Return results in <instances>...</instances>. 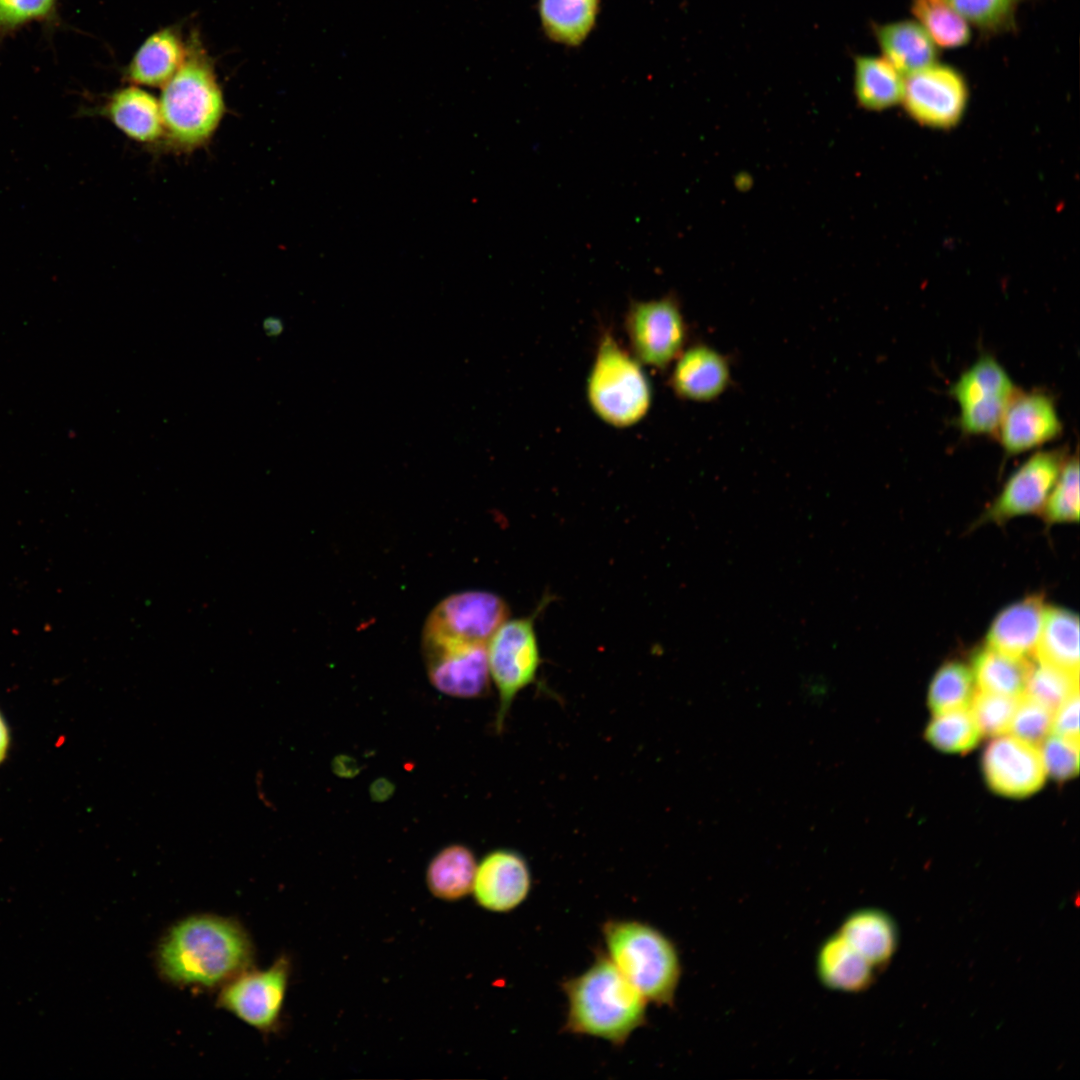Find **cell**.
<instances>
[{
  "instance_id": "1",
  "label": "cell",
  "mask_w": 1080,
  "mask_h": 1080,
  "mask_svg": "<svg viewBox=\"0 0 1080 1080\" xmlns=\"http://www.w3.org/2000/svg\"><path fill=\"white\" fill-rule=\"evenodd\" d=\"M254 947L236 920L194 914L175 922L155 952L160 976L181 987L213 989L252 967Z\"/></svg>"
},
{
  "instance_id": "2",
  "label": "cell",
  "mask_w": 1080,
  "mask_h": 1080,
  "mask_svg": "<svg viewBox=\"0 0 1080 1080\" xmlns=\"http://www.w3.org/2000/svg\"><path fill=\"white\" fill-rule=\"evenodd\" d=\"M567 998L563 1030L621 1047L647 1023V1000L602 950L581 974L562 982Z\"/></svg>"
},
{
  "instance_id": "3",
  "label": "cell",
  "mask_w": 1080,
  "mask_h": 1080,
  "mask_svg": "<svg viewBox=\"0 0 1080 1080\" xmlns=\"http://www.w3.org/2000/svg\"><path fill=\"white\" fill-rule=\"evenodd\" d=\"M186 56L162 87L159 105L162 142L174 152H193L215 134L226 111L215 68L198 38L187 43Z\"/></svg>"
},
{
  "instance_id": "4",
  "label": "cell",
  "mask_w": 1080,
  "mask_h": 1080,
  "mask_svg": "<svg viewBox=\"0 0 1080 1080\" xmlns=\"http://www.w3.org/2000/svg\"><path fill=\"white\" fill-rule=\"evenodd\" d=\"M606 955L647 1000L671 1007L682 966L672 940L654 926L632 919H609L602 925Z\"/></svg>"
},
{
  "instance_id": "5",
  "label": "cell",
  "mask_w": 1080,
  "mask_h": 1080,
  "mask_svg": "<svg viewBox=\"0 0 1080 1080\" xmlns=\"http://www.w3.org/2000/svg\"><path fill=\"white\" fill-rule=\"evenodd\" d=\"M586 394L593 412L616 428L639 423L652 403L651 385L641 363L610 333L599 340Z\"/></svg>"
},
{
  "instance_id": "6",
  "label": "cell",
  "mask_w": 1080,
  "mask_h": 1080,
  "mask_svg": "<svg viewBox=\"0 0 1080 1080\" xmlns=\"http://www.w3.org/2000/svg\"><path fill=\"white\" fill-rule=\"evenodd\" d=\"M543 601L531 615L507 619L487 645L490 678L499 695L495 728L503 729L507 714L517 695L535 681L540 653L535 619L545 607Z\"/></svg>"
},
{
  "instance_id": "7",
  "label": "cell",
  "mask_w": 1080,
  "mask_h": 1080,
  "mask_svg": "<svg viewBox=\"0 0 1080 1080\" xmlns=\"http://www.w3.org/2000/svg\"><path fill=\"white\" fill-rule=\"evenodd\" d=\"M509 619V607L497 594L471 590L440 601L427 617L422 645H488Z\"/></svg>"
},
{
  "instance_id": "8",
  "label": "cell",
  "mask_w": 1080,
  "mask_h": 1080,
  "mask_svg": "<svg viewBox=\"0 0 1080 1080\" xmlns=\"http://www.w3.org/2000/svg\"><path fill=\"white\" fill-rule=\"evenodd\" d=\"M624 326L630 352L641 364L665 369L686 347L687 324L672 295L631 302Z\"/></svg>"
},
{
  "instance_id": "9",
  "label": "cell",
  "mask_w": 1080,
  "mask_h": 1080,
  "mask_svg": "<svg viewBox=\"0 0 1080 1080\" xmlns=\"http://www.w3.org/2000/svg\"><path fill=\"white\" fill-rule=\"evenodd\" d=\"M291 960L282 954L267 969L244 970L220 987L217 1006L261 1033L279 1025L291 976Z\"/></svg>"
},
{
  "instance_id": "10",
  "label": "cell",
  "mask_w": 1080,
  "mask_h": 1080,
  "mask_svg": "<svg viewBox=\"0 0 1080 1080\" xmlns=\"http://www.w3.org/2000/svg\"><path fill=\"white\" fill-rule=\"evenodd\" d=\"M1017 390L995 358L981 356L960 375L950 390L960 408L961 430L970 435H996L1001 418Z\"/></svg>"
},
{
  "instance_id": "11",
  "label": "cell",
  "mask_w": 1080,
  "mask_h": 1080,
  "mask_svg": "<svg viewBox=\"0 0 1080 1080\" xmlns=\"http://www.w3.org/2000/svg\"><path fill=\"white\" fill-rule=\"evenodd\" d=\"M967 99L962 74L951 66L933 63L906 76L901 101L920 124L950 128L961 119Z\"/></svg>"
},
{
  "instance_id": "12",
  "label": "cell",
  "mask_w": 1080,
  "mask_h": 1080,
  "mask_svg": "<svg viewBox=\"0 0 1080 1080\" xmlns=\"http://www.w3.org/2000/svg\"><path fill=\"white\" fill-rule=\"evenodd\" d=\"M1067 459L1065 449L1038 451L1007 480L984 519L1003 523L1015 517L1041 512Z\"/></svg>"
},
{
  "instance_id": "13",
  "label": "cell",
  "mask_w": 1080,
  "mask_h": 1080,
  "mask_svg": "<svg viewBox=\"0 0 1080 1080\" xmlns=\"http://www.w3.org/2000/svg\"><path fill=\"white\" fill-rule=\"evenodd\" d=\"M982 770L990 789L1010 798L1032 795L1047 776L1038 747L1008 733L993 737L986 746Z\"/></svg>"
},
{
  "instance_id": "14",
  "label": "cell",
  "mask_w": 1080,
  "mask_h": 1080,
  "mask_svg": "<svg viewBox=\"0 0 1080 1080\" xmlns=\"http://www.w3.org/2000/svg\"><path fill=\"white\" fill-rule=\"evenodd\" d=\"M429 680L440 692L472 699L485 695L490 673L487 645L422 646Z\"/></svg>"
},
{
  "instance_id": "15",
  "label": "cell",
  "mask_w": 1080,
  "mask_h": 1080,
  "mask_svg": "<svg viewBox=\"0 0 1080 1080\" xmlns=\"http://www.w3.org/2000/svg\"><path fill=\"white\" fill-rule=\"evenodd\" d=\"M532 885L526 859L517 851L497 849L477 865L472 887L475 902L483 909L507 913L520 906Z\"/></svg>"
},
{
  "instance_id": "16",
  "label": "cell",
  "mask_w": 1080,
  "mask_h": 1080,
  "mask_svg": "<svg viewBox=\"0 0 1080 1080\" xmlns=\"http://www.w3.org/2000/svg\"><path fill=\"white\" fill-rule=\"evenodd\" d=\"M1062 423L1054 402L1042 392L1017 390L996 432L1006 453L1019 454L1058 437Z\"/></svg>"
},
{
  "instance_id": "17",
  "label": "cell",
  "mask_w": 1080,
  "mask_h": 1080,
  "mask_svg": "<svg viewBox=\"0 0 1080 1080\" xmlns=\"http://www.w3.org/2000/svg\"><path fill=\"white\" fill-rule=\"evenodd\" d=\"M730 382L731 369L728 359L707 344L685 347L673 362L670 385L672 391L682 400L702 403L713 401L728 389Z\"/></svg>"
},
{
  "instance_id": "18",
  "label": "cell",
  "mask_w": 1080,
  "mask_h": 1080,
  "mask_svg": "<svg viewBox=\"0 0 1080 1080\" xmlns=\"http://www.w3.org/2000/svg\"><path fill=\"white\" fill-rule=\"evenodd\" d=\"M85 113L109 120L128 138L141 144H157L163 139L159 100L140 86L130 85L107 95L97 107Z\"/></svg>"
},
{
  "instance_id": "19",
  "label": "cell",
  "mask_w": 1080,
  "mask_h": 1080,
  "mask_svg": "<svg viewBox=\"0 0 1080 1080\" xmlns=\"http://www.w3.org/2000/svg\"><path fill=\"white\" fill-rule=\"evenodd\" d=\"M1045 608L1039 595H1031L1004 608L992 621L985 646L1015 658H1033Z\"/></svg>"
},
{
  "instance_id": "20",
  "label": "cell",
  "mask_w": 1080,
  "mask_h": 1080,
  "mask_svg": "<svg viewBox=\"0 0 1080 1080\" xmlns=\"http://www.w3.org/2000/svg\"><path fill=\"white\" fill-rule=\"evenodd\" d=\"M186 48L176 27L154 32L131 59L125 71L126 79L132 85L162 88L183 63Z\"/></svg>"
},
{
  "instance_id": "21",
  "label": "cell",
  "mask_w": 1080,
  "mask_h": 1080,
  "mask_svg": "<svg viewBox=\"0 0 1080 1080\" xmlns=\"http://www.w3.org/2000/svg\"><path fill=\"white\" fill-rule=\"evenodd\" d=\"M873 968L839 932L824 940L816 956L817 977L833 991H864L872 983Z\"/></svg>"
},
{
  "instance_id": "22",
  "label": "cell",
  "mask_w": 1080,
  "mask_h": 1080,
  "mask_svg": "<svg viewBox=\"0 0 1080 1080\" xmlns=\"http://www.w3.org/2000/svg\"><path fill=\"white\" fill-rule=\"evenodd\" d=\"M875 38L886 59L899 73L909 75L937 59V47L918 23L910 20L874 26Z\"/></svg>"
},
{
  "instance_id": "23",
  "label": "cell",
  "mask_w": 1080,
  "mask_h": 1080,
  "mask_svg": "<svg viewBox=\"0 0 1080 1080\" xmlns=\"http://www.w3.org/2000/svg\"><path fill=\"white\" fill-rule=\"evenodd\" d=\"M838 932L873 967L887 963L896 951L895 923L879 909L862 908L850 913Z\"/></svg>"
},
{
  "instance_id": "24",
  "label": "cell",
  "mask_w": 1080,
  "mask_h": 1080,
  "mask_svg": "<svg viewBox=\"0 0 1080 1080\" xmlns=\"http://www.w3.org/2000/svg\"><path fill=\"white\" fill-rule=\"evenodd\" d=\"M1079 658L1078 616L1064 608L1046 606L1033 659L1079 674Z\"/></svg>"
},
{
  "instance_id": "25",
  "label": "cell",
  "mask_w": 1080,
  "mask_h": 1080,
  "mask_svg": "<svg viewBox=\"0 0 1080 1080\" xmlns=\"http://www.w3.org/2000/svg\"><path fill=\"white\" fill-rule=\"evenodd\" d=\"M477 869L474 853L461 844L441 849L426 869V885L430 893L443 901H458L472 892Z\"/></svg>"
},
{
  "instance_id": "26",
  "label": "cell",
  "mask_w": 1080,
  "mask_h": 1080,
  "mask_svg": "<svg viewBox=\"0 0 1080 1080\" xmlns=\"http://www.w3.org/2000/svg\"><path fill=\"white\" fill-rule=\"evenodd\" d=\"M903 75L883 57H854V92L864 109L879 111L901 102Z\"/></svg>"
},
{
  "instance_id": "27",
  "label": "cell",
  "mask_w": 1080,
  "mask_h": 1080,
  "mask_svg": "<svg viewBox=\"0 0 1080 1080\" xmlns=\"http://www.w3.org/2000/svg\"><path fill=\"white\" fill-rule=\"evenodd\" d=\"M600 0H539L546 35L553 41L576 46L591 32Z\"/></svg>"
},
{
  "instance_id": "28",
  "label": "cell",
  "mask_w": 1080,
  "mask_h": 1080,
  "mask_svg": "<svg viewBox=\"0 0 1080 1080\" xmlns=\"http://www.w3.org/2000/svg\"><path fill=\"white\" fill-rule=\"evenodd\" d=\"M1031 659L1015 658L985 646L973 656L972 673L978 690L1010 697L1024 694Z\"/></svg>"
},
{
  "instance_id": "29",
  "label": "cell",
  "mask_w": 1080,
  "mask_h": 1080,
  "mask_svg": "<svg viewBox=\"0 0 1080 1080\" xmlns=\"http://www.w3.org/2000/svg\"><path fill=\"white\" fill-rule=\"evenodd\" d=\"M911 11L940 47L957 48L970 40L967 21L946 0H913Z\"/></svg>"
},
{
  "instance_id": "30",
  "label": "cell",
  "mask_w": 1080,
  "mask_h": 1080,
  "mask_svg": "<svg viewBox=\"0 0 1080 1080\" xmlns=\"http://www.w3.org/2000/svg\"><path fill=\"white\" fill-rule=\"evenodd\" d=\"M972 670L959 661L942 665L928 689V706L933 714L968 708L975 693Z\"/></svg>"
},
{
  "instance_id": "31",
  "label": "cell",
  "mask_w": 1080,
  "mask_h": 1080,
  "mask_svg": "<svg viewBox=\"0 0 1080 1080\" xmlns=\"http://www.w3.org/2000/svg\"><path fill=\"white\" fill-rule=\"evenodd\" d=\"M981 736L969 707L934 714L925 730L927 741L946 753L969 752Z\"/></svg>"
},
{
  "instance_id": "32",
  "label": "cell",
  "mask_w": 1080,
  "mask_h": 1080,
  "mask_svg": "<svg viewBox=\"0 0 1080 1080\" xmlns=\"http://www.w3.org/2000/svg\"><path fill=\"white\" fill-rule=\"evenodd\" d=\"M1079 693V674L1032 660L1024 694L1053 712Z\"/></svg>"
},
{
  "instance_id": "33",
  "label": "cell",
  "mask_w": 1080,
  "mask_h": 1080,
  "mask_svg": "<svg viewBox=\"0 0 1080 1080\" xmlns=\"http://www.w3.org/2000/svg\"><path fill=\"white\" fill-rule=\"evenodd\" d=\"M1079 505L1078 457H1067L1041 512L1048 524L1077 522Z\"/></svg>"
},
{
  "instance_id": "34",
  "label": "cell",
  "mask_w": 1080,
  "mask_h": 1080,
  "mask_svg": "<svg viewBox=\"0 0 1080 1080\" xmlns=\"http://www.w3.org/2000/svg\"><path fill=\"white\" fill-rule=\"evenodd\" d=\"M59 0H0V41L37 23L49 29L60 22Z\"/></svg>"
},
{
  "instance_id": "35",
  "label": "cell",
  "mask_w": 1080,
  "mask_h": 1080,
  "mask_svg": "<svg viewBox=\"0 0 1080 1080\" xmlns=\"http://www.w3.org/2000/svg\"><path fill=\"white\" fill-rule=\"evenodd\" d=\"M967 22L986 33L1015 27L1016 9L1022 0H946Z\"/></svg>"
},
{
  "instance_id": "36",
  "label": "cell",
  "mask_w": 1080,
  "mask_h": 1080,
  "mask_svg": "<svg viewBox=\"0 0 1080 1080\" xmlns=\"http://www.w3.org/2000/svg\"><path fill=\"white\" fill-rule=\"evenodd\" d=\"M1020 697L976 690L969 709L981 734L991 737L1007 734Z\"/></svg>"
},
{
  "instance_id": "37",
  "label": "cell",
  "mask_w": 1080,
  "mask_h": 1080,
  "mask_svg": "<svg viewBox=\"0 0 1080 1080\" xmlns=\"http://www.w3.org/2000/svg\"><path fill=\"white\" fill-rule=\"evenodd\" d=\"M1053 711L1023 694L1011 721L1008 734L1039 746L1051 734Z\"/></svg>"
},
{
  "instance_id": "38",
  "label": "cell",
  "mask_w": 1080,
  "mask_h": 1080,
  "mask_svg": "<svg viewBox=\"0 0 1080 1080\" xmlns=\"http://www.w3.org/2000/svg\"><path fill=\"white\" fill-rule=\"evenodd\" d=\"M1046 775L1066 781L1079 772V739L1049 734L1038 746Z\"/></svg>"
},
{
  "instance_id": "39",
  "label": "cell",
  "mask_w": 1080,
  "mask_h": 1080,
  "mask_svg": "<svg viewBox=\"0 0 1080 1080\" xmlns=\"http://www.w3.org/2000/svg\"><path fill=\"white\" fill-rule=\"evenodd\" d=\"M1051 733L1079 739V693L1071 696L1053 712Z\"/></svg>"
},
{
  "instance_id": "40",
  "label": "cell",
  "mask_w": 1080,
  "mask_h": 1080,
  "mask_svg": "<svg viewBox=\"0 0 1080 1080\" xmlns=\"http://www.w3.org/2000/svg\"><path fill=\"white\" fill-rule=\"evenodd\" d=\"M8 747V732L6 725L0 716V762L4 759Z\"/></svg>"
},
{
  "instance_id": "41",
  "label": "cell",
  "mask_w": 1080,
  "mask_h": 1080,
  "mask_svg": "<svg viewBox=\"0 0 1080 1080\" xmlns=\"http://www.w3.org/2000/svg\"><path fill=\"white\" fill-rule=\"evenodd\" d=\"M263 327L265 331L272 336L278 335L283 329L281 321L274 318L266 319L263 323Z\"/></svg>"
}]
</instances>
